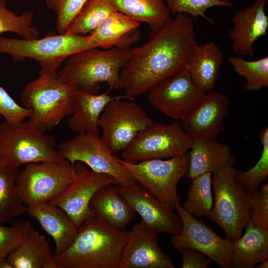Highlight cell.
Listing matches in <instances>:
<instances>
[{"label":"cell","mask_w":268,"mask_h":268,"mask_svg":"<svg viewBox=\"0 0 268 268\" xmlns=\"http://www.w3.org/2000/svg\"><path fill=\"white\" fill-rule=\"evenodd\" d=\"M117 159L135 181L165 206L175 209L181 200L177 190L178 184L189 169V153L167 159L137 163L128 162L118 157Z\"/></svg>","instance_id":"8"},{"label":"cell","mask_w":268,"mask_h":268,"mask_svg":"<svg viewBox=\"0 0 268 268\" xmlns=\"http://www.w3.org/2000/svg\"><path fill=\"white\" fill-rule=\"evenodd\" d=\"M212 173H205L192 179L184 209L194 216L206 215L211 209L213 197L211 193Z\"/></svg>","instance_id":"31"},{"label":"cell","mask_w":268,"mask_h":268,"mask_svg":"<svg viewBox=\"0 0 268 268\" xmlns=\"http://www.w3.org/2000/svg\"><path fill=\"white\" fill-rule=\"evenodd\" d=\"M257 268H268V259L265 260L263 262H261L260 264L257 267H256Z\"/></svg>","instance_id":"42"},{"label":"cell","mask_w":268,"mask_h":268,"mask_svg":"<svg viewBox=\"0 0 268 268\" xmlns=\"http://www.w3.org/2000/svg\"><path fill=\"white\" fill-rule=\"evenodd\" d=\"M157 234L142 221L135 224L123 248L120 268H175L160 248Z\"/></svg>","instance_id":"17"},{"label":"cell","mask_w":268,"mask_h":268,"mask_svg":"<svg viewBox=\"0 0 268 268\" xmlns=\"http://www.w3.org/2000/svg\"><path fill=\"white\" fill-rule=\"evenodd\" d=\"M62 159L54 137L39 131L29 121L0 124V161L3 163L21 166Z\"/></svg>","instance_id":"7"},{"label":"cell","mask_w":268,"mask_h":268,"mask_svg":"<svg viewBox=\"0 0 268 268\" xmlns=\"http://www.w3.org/2000/svg\"><path fill=\"white\" fill-rule=\"evenodd\" d=\"M115 10L139 22L146 23L155 31L170 18L164 0H111Z\"/></svg>","instance_id":"27"},{"label":"cell","mask_w":268,"mask_h":268,"mask_svg":"<svg viewBox=\"0 0 268 268\" xmlns=\"http://www.w3.org/2000/svg\"><path fill=\"white\" fill-rule=\"evenodd\" d=\"M87 0H45L47 7L57 15L56 30L58 33L66 32L69 24Z\"/></svg>","instance_id":"37"},{"label":"cell","mask_w":268,"mask_h":268,"mask_svg":"<svg viewBox=\"0 0 268 268\" xmlns=\"http://www.w3.org/2000/svg\"><path fill=\"white\" fill-rule=\"evenodd\" d=\"M249 221L268 231V184L251 194V212Z\"/></svg>","instance_id":"38"},{"label":"cell","mask_w":268,"mask_h":268,"mask_svg":"<svg viewBox=\"0 0 268 268\" xmlns=\"http://www.w3.org/2000/svg\"><path fill=\"white\" fill-rule=\"evenodd\" d=\"M118 98L134 99L127 95L112 96L109 91L96 94L85 91H76L73 108L71 117L67 120L69 129L77 134L84 133L100 136L98 126L99 117L106 105Z\"/></svg>","instance_id":"20"},{"label":"cell","mask_w":268,"mask_h":268,"mask_svg":"<svg viewBox=\"0 0 268 268\" xmlns=\"http://www.w3.org/2000/svg\"><path fill=\"white\" fill-rule=\"evenodd\" d=\"M140 22L120 12H112L88 37L96 48L103 49L117 47L129 32L137 29Z\"/></svg>","instance_id":"29"},{"label":"cell","mask_w":268,"mask_h":268,"mask_svg":"<svg viewBox=\"0 0 268 268\" xmlns=\"http://www.w3.org/2000/svg\"><path fill=\"white\" fill-rule=\"evenodd\" d=\"M91 48L96 47L86 35L64 33L31 39L0 36V53L10 55L15 62L26 59L37 61L39 74L58 73L66 59Z\"/></svg>","instance_id":"6"},{"label":"cell","mask_w":268,"mask_h":268,"mask_svg":"<svg viewBox=\"0 0 268 268\" xmlns=\"http://www.w3.org/2000/svg\"><path fill=\"white\" fill-rule=\"evenodd\" d=\"M115 10L111 0H87L65 33H90Z\"/></svg>","instance_id":"30"},{"label":"cell","mask_w":268,"mask_h":268,"mask_svg":"<svg viewBox=\"0 0 268 268\" xmlns=\"http://www.w3.org/2000/svg\"><path fill=\"white\" fill-rule=\"evenodd\" d=\"M175 209L180 217V232L172 235L170 242L175 249L187 248L206 256L222 268H232V241L227 236H219L203 221L187 212L180 203Z\"/></svg>","instance_id":"13"},{"label":"cell","mask_w":268,"mask_h":268,"mask_svg":"<svg viewBox=\"0 0 268 268\" xmlns=\"http://www.w3.org/2000/svg\"><path fill=\"white\" fill-rule=\"evenodd\" d=\"M259 138L263 146L261 157L256 164L245 171H236L235 179L248 192L252 194L268 176V128L260 132Z\"/></svg>","instance_id":"33"},{"label":"cell","mask_w":268,"mask_h":268,"mask_svg":"<svg viewBox=\"0 0 268 268\" xmlns=\"http://www.w3.org/2000/svg\"><path fill=\"white\" fill-rule=\"evenodd\" d=\"M148 92L150 105L166 116L181 121L196 108L206 93L195 84L186 67Z\"/></svg>","instance_id":"14"},{"label":"cell","mask_w":268,"mask_h":268,"mask_svg":"<svg viewBox=\"0 0 268 268\" xmlns=\"http://www.w3.org/2000/svg\"><path fill=\"white\" fill-rule=\"evenodd\" d=\"M73 165L66 159L30 163L20 169L16 180L20 198L26 206L49 202L70 184Z\"/></svg>","instance_id":"10"},{"label":"cell","mask_w":268,"mask_h":268,"mask_svg":"<svg viewBox=\"0 0 268 268\" xmlns=\"http://www.w3.org/2000/svg\"><path fill=\"white\" fill-rule=\"evenodd\" d=\"M229 103L228 97L221 92L206 93L196 108L181 121L183 129L193 139L216 140L223 130Z\"/></svg>","instance_id":"18"},{"label":"cell","mask_w":268,"mask_h":268,"mask_svg":"<svg viewBox=\"0 0 268 268\" xmlns=\"http://www.w3.org/2000/svg\"><path fill=\"white\" fill-rule=\"evenodd\" d=\"M223 62L220 48L214 42H208L195 47L186 67L197 86L207 93L215 87Z\"/></svg>","instance_id":"22"},{"label":"cell","mask_w":268,"mask_h":268,"mask_svg":"<svg viewBox=\"0 0 268 268\" xmlns=\"http://www.w3.org/2000/svg\"><path fill=\"white\" fill-rule=\"evenodd\" d=\"M12 268H57L55 255L44 235L33 228L7 256Z\"/></svg>","instance_id":"23"},{"label":"cell","mask_w":268,"mask_h":268,"mask_svg":"<svg viewBox=\"0 0 268 268\" xmlns=\"http://www.w3.org/2000/svg\"><path fill=\"white\" fill-rule=\"evenodd\" d=\"M33 15L29 10L17 15L6 7L5 0H0V34L12 32L24 39L38 38L39 31L32 23Z\"/></svg>","instance_id":"34"},{"label":"cell","mask_w":268,"mask_h":268,"mask_svg":"<svg viewBox=\"0 0 268 268\" xmlns=\"http://www.w3.org/2000/svg\"><path fill=\"white\" fill-rule=\"evenodd\" d=\"M72 165L70 184L49 202L62 208L78 227L91 213L89 204L95 193L117 181L109 174L92 171L82 162L76 161Z\"/></svg>","instance_id":"15"},{"label":"cell","mask_w":268,"mask_h":268,"mask_svg":"<svg viewBox=\"0 0 268 268\" xmlns=\"http://www.w3.org/2000/svg\"><path fill=\"white\" fill-rule=\"evenodd\" d=\"M228 61L235 72L246 79L245 90L259 91L268 86V57L253 61L241 57H229Z\"/></svg>","instance_id":"32"},{"label":"cell","mask_w":268,"mask_h":268,"mask_svg":"<svg viewBox=\"0 0 268 268\" xmlns=\"http://www.w3.org/2000/svg\"><path fill=\"white\" fill-rule=\"evenodd\" d=\"M89 207L91 212L122 230L135 218V211L118 192L115 184L99 189L92 198Z\"/></svg>","instance_id":"24"},{"label":"cell","mask_w":268,"mask_h":268,"mask_svg":"<svg viewBox=\"0 0 268 268\" xmlns=\"http://www.w3.org/2000/svg\"><path fill=\"white\" fill-rule=\"evenodd\" d=\"M77 90L57 72L39 74L21 94L23 106L31 111L28 121L43 133L50 130L72 114Z\"/></svg>","instance_id":"4"},{"label":"cell","mask_w":268,"mask_h":268,"mask_svg":"<svg viewBox=\"0 0 268 268\" xmlns=\"http://www.w3.org/2000/svg\"><path fill=\"white\" fill-rule=\"evenodd\" d=\"M26 212L54 240L55 255L62 253L71 245L78 227L62 208L46 202L27 206Z\"/></svg>","instance_id":"21"},{"label":"cell","mask_w":268,"mask_h":268,"mask_svg":"<svg viewBox=\"0 0 268 268\" xmlns=\"http://www.w3.org/2000/svg\"><path fill=\"white\" fill-rule=\"evenodd\" d=\"M170 13H185L192 16L193 18L202 16L210 23L214 22L204 14L209 8L222 6L232 7L233 3L222 0H164Z\"/></svg>","instance_id":"35"},{"label":"cell","mask_w":268,"mask_h":268,"mask_svg":"<svg viewBox=\"0 0 268 268\" xmlns=\"http://www.w3.org/2000/svg\"><path fill=\"white\" fill-rule=\"evenodd\" d=\"M129 234L91 212L68 248L55 255L57 268H120Z\"/></svg>","instance_id":"2"},{"label":"cell","mask_w":268,"mask_h":268,"mask_svg":"<svg viewBox=\"0 0 268 268\" xmlns=\"http://www.w3.org/2000/svg\"><path fill=\"white\" fill-rule=\"evenodd\" d=\"M182 257V268H206L212 260L196 250L180 248L177 249Z\"/></svg>","instance_id":"40"},{"label":"cell","mask_w":268,"mask_h":268,"mask_svg":"<svg viewBox=\"0 0 268 268\" xmlns=\"http://www.w3.org/2000/svg\"><path fill=\"white\" fill-rule=\"evenodd\" d=\"M189 167L186 176L191 179L205 173H214L232 156L230 146L216 140L193 139Z\"/></svg>","instance_id":"25"},{"label":"cell","mask_w":268,"mask_h":268,"mask_svg":"<svg viewBox=\"0 0 268 268\" xmlns=\"http://www.w3.org/2000/svg\"><path fill=\"white\" fill-rule=\"evenodd\" d=\"M58 150L61 156L71 164L82 162L94 172L112 176L117 183L127 185L135 181L99 135L78 134L61 142Z\"/></svg>","instance_id":"12"},{"label":"cell","mask_w":268,"mask_h":268,"mask_svg":"<svg viewBox=\"0 0 268 268\" xmlns=\"http://www.w3.org/2000/svg\"><path fill=\"white\" fill-rule=\"evenodd\" d=\"M20 167L0 161V224L9 222L27 212V206L16 187Z\"/></svg>","instance_id":"28"},{"label":"cell","mask_w":268,"mask_h":268,"mask_svg":"<svg viewBox=\"0 0 268 268\" xmlns=\"http://www.w3.org/2000/svg\"><path fill=\"white\" fill-rule=\"evenodd\" d=\"M197 45L193 18L177 14L152 32L147 42L131 49L121 72V88L133 98L148 92L183 69Z\"/></svg>","instance_id":"1"},{"label":"cell","mask_w":268,"mask_h":268,"mask_svg":"<svg viewBox=\"0 0 268 268\" xmlns=\"http://www.w3.org/2000/svg\"><path fill=\"white\" fill-rule=\"evenodd\" d=\"M268 0H255L251 4L236 11L232 16L233 27L228 35L232 40L233 52L240 57H253V43L267 34L268 16L265 7Z\"/></svg>","instance_id":"19"},{"label":"cell","mask_w":268,"mask_h":268,"mask_svg":"<svg viewBox=\"0 0 268 268\" xmlns=\"http://www.w3.org/2000/svg\"><path fill=\"white\" fill-rule=\"evenodd\" d=\"M235 158L232 155L212 178L215 199L205 215L218 224L232 242L238 240L249 221L251 194L236 180Z\"/></svg>","instance_id":"5"},{"label":"cell","mask_w":268,"mask_h":268,"mask_svg":"<svg viewBox=\"0 0 268 268\" xmlns=\"http://www.w3.org/2000/svg\"><path fill=\"white\" fill-rule=\"evenodd\" d=\"M0 268H12L7 257L0 259Z\"/></svg>","instance_id":"41"},{"label":"cell","mask_w":268,"mask_h":268,"mask_svg":"<svg viewBox=\"0 0 268 268\" xmlns=\"http://www.w3.org/2000/svg\"><path fill=\"white\" fill-rule=\"evenodd\" d=\"M118 98L105 107L98 121L101 139L110 151H122L136 134L153 123L134 99Z\"/></svg>","instance_id":"11"},{"label":"cell","mask_w":268,"mask_h":268,"mask_svg":"<svg viewBox=\"0 0 268 268\" xmlns=\"http://www.w3.org/2000/svg\"><path fill=\"white\" fill-rule=\"evenodd\" d=\"M31 111L19 105L3 87L0 86V116L10 124H16L29 118Z\"/></svg>","instance_id":"39"},{"label":"cell","mask_w":268,"mask_h":268,"mask_svg":"<svg viewBox=\"0 0 268 268\" xmlns=\"http://www.w3.org/2000/svg\"><path fill=\"white\" fill-rule=\"evenodd\" d=\"M193 140L178 121L153 123L138 132L121 151L122 159L137 163L183 155L191 148Z\"/></svg>","instance_id":"9"},{"label":"cell","mask_w":268,"mask_h":268,"mask_svg":"<svg viewBox=\"0 0 268 268\" xmlns=\"http://www.w3.org/2000/svg\"><path fill=\"white\" fill-rule=\"evenodd\" d=\"M33 228L28 220H16L9 226L0 224V259L6 258Z\"/></svg>","instance_id":"36"},{"label":"cell","mask_w":268,"mask_h":268,"mask_svg":"<svg viewBox=\"0 0 268 268\" xmlns=\"http://www.w3.org/2000/svg\"><path fill=\"white\" fill-rule=\"evenodd\" d=\"M115 185L119 194L149 229L156 234L164 232L175 235L180 232L182 222L179 215L163 205L137 182Z\"/></svg>","instance_id":"16"},{"label":"cell","mask_w":268,"mask_h":268,"mask_svg":"<svg viewBox=\"0 0 268 268\" xmlns=\"http://www.w3.org/2000/svg\"><path fill=\"white\" fill-rule=\"evenodd\" d=\"M131 52L130 48H89L69 56L58 75L76 89L92 94L99 93L103 82L111 89L121 88V72Z\"/></svg>","instance_id":"3"},{"label":"cell","mask_w":268,"mask_h":268,"mask_svg":"<svg viewBox=\"0 0 268 268\" xmlns=\"http://www.w3.org/2000/svg\"><path fill=\"white\" fill-rule=\"evenodd\" d=\"M244 234L232 246L233 268H252L268 259V231L249 221Z\"/></svg>","instance_id":"26"}]
</instances>
